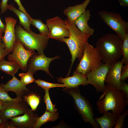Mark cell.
<instances>
[{
    "mask_svg": "<svg viewBox=\"0 0 128 128\" xmlns=\"http://www.w3.org/2000/svg\"><path fill=\"white\" fill-rule=\"evenodd\" d=\"M78 87L68 88L64 90L73 98L75 107L83 120L89 123L94 128L100 127L94 118L92 106L89 101L81 94Z\"/></svg>",
    "mask_w": 128,
    "mask_h": 128,
    "instance_id": "obj_5",
    "label": "cell"
},
{
    "mask_svg": "<svg viewBox=\"0 0 128 128\" xmlns=\"http://www.w3.org/2000/svg\"><path fill=\"white\" fill-rule=\"evenodd\" d=\"M123 41L117 34L107 33L99 38L95 44L102 61L111 64L122 56Z\"/></svg>",
    "mask_w": 128,
    "mask_h": 128,
    "instance_id": "obj_1",
    "label": "cell"
},
{
    "mask_svg": "<svg viewBox=\"0 0 128 128\" xmlns=\"http://www.w3.org/2000/svg\"><path fill=\"white\" fill-rule=\"evenodd\" d=\"M119 89L125 96L127 102L128 103V84L122 81Z\"/></svg>",
    "mask_w": 128,
    "mask_h": 128,
    "instance_id": "obj_34",
    "label": "cell"
},
{
    "mask_svg": "<svg viewBox=\"0 0 128 128\" xmlns=\"http://www.w3.org/2000/svg\"><path fill=\"white\" fill-rule=\"evenodd\" d=\"M59 58L58 56L51 58L47 57L44 53L38 55L35 53L29 58L28 61L27 65V71H30L34 74L38 70L43 71L53 78V76L49 70V66L52 61Z\"/></svg>",
    "mask_w": 128,
    "mask_h": 128,
    "instance_id": "obj_12",
    "label": "cell"
},
{
    "mask_svg": "<svg viewBox=\"0 0 128 128\" xmlns=\"http://www.w3.org/2000/svg\"><path fill=\"white\" fill-rule=\"evenodd\" d=\"M5 84L1 83L4 88L7 91H12L16 95L17 97L22 99L29 92V89L21 82L14 76Z\"/></svg>",
    "mask_w": 128,
    "mask_h": 128,
    "instance_id": "obj_16",
    "label": "cell"
},
{
    "mask_svg": "<svg viewBox=\"0 0 128 128\" xmlns=\"http://www.w3.org/2000/svg\"><path fill=\"white\" fill-rule=\"evenodd\" d=\"M128 114V110H125L120 114L118 118L114 128H122L124 125V120Z\"/></svg>",
    "mask_w": 128,
    "mask_h": 128,
    "instance_id": "obj_31",
    "label": "cell"
},
{
    "mask_svg": "<svg viewBox=\"0 0 128 128\" xmlns=\"http://www.w3.org/2000/svg\"><path fill=\"white\" fill-rule=\"evenodd\" d=\"M58 82L63 83L65 86L64 90L68 88H76L80 85H86L87 78L85 75L78 71H74L73 75L63 78H57Z\"/></svg>",
    "mask_w": 128,
    "mask_h": 128,
    "instance_id": "obj_17",
    "label": "cell"
},
{
    "mask_svg": "<svg viewBox=\"0 0 128 128\" xmlns=\"http://www.w3.org/2000/svg\"><path fill=\"white\" fill-rule=\"evenodd\" d=\"M122 48V59L121 61L122 64H128V33L126 34L124 39L123 41Z\"/></svg>",
    "mask_w": 128,
    "mask_h": 128,
    "instance_id": "obj_26",
    "label": "cell"
},
{
    "mask_svg": "<svg viewBox=\"0 0 128 128\" xmlns=\"http://www.w3.org/2000/svg\"><path fill=\"white\" fill-rule=\"evenodd\" d=\"M35 82L38 86L44 90L56 87H64L65 86L64 84L54 83L48 82L40 79L35 80Z\"/></svg>",
    "mask_w": 128,
    "mask_h": 128,
    "instance_id": "obj_27",
    "label": "cell"
},
{
    "mask_svg": "<svg viewBox=\"0 0 128 128\" xmlns=\"http://www.w3.org/2000/svg\"><path fill=\"white\" fill-rule=\"evenodd\" d=\"M59 117L58 113H52L46 110L44 113L37 119L34 128H39L43 124L48 122H53Z\"/></svg>",
    "mask_w": 128,
    "mask_h": 128,
    "instance_id": "obj_23",
    "label": "cell"
},
{
    "mask_svg": "<svg viewBox=\"0 0 128 128\" xmlns=\"http://www.w3.org/2000/svg\"><path fill=\"white\" fill-rule=\"evenodd\" d=\"M23 98V100L27 103L33 111L36 109L40 100V96L33 93L26 95Z\"/></svg>",
    "mask_w": 128,
    "mask_h": 128,
    "instance_id": "obj_24",
    "label": "cell"
},
{
    "mask_svg": "<svg viewBox=\"0 0 128 128\" xmlns=\"http://www.w3.org/2000/svg\"><path fill=\"white\" fill-rule=\"evenodd\" d=\"M19 69L16 62L4 59L0 62V70L8 75L14 76Z\"/></svg>",
    "mask_w": 128,
    "mask_h": 128,
    "instance_id": "obj_22",
    "label": "cell"
},
{
    "mask_svg": "<svg viewBox=\"0 0 128 128\" xmlns=\"http://www.w3.org/2000/svg\"><path fill=\"white\" fill-rule=\"evenodd\" d=\"M31 24L36 27L40 34L48 36L49 34L48 27L46 24L44 23L40 19H34L31 18Z\"/></svg>",
    "mask_w": 128,
    "mask_h": 128,
    "instance_id": "obj_25",
    "label": "cell"
},
{
    "mask_svg": "<svg viewBox=\"0 0 128 128\" xmlns=\"http://www.w3.org/2000/svg\"><path fill=\"white\" fill-rule=\"evenodd\" d=\"M90 11L86 10L74 21V23L78 28L86 34L91 36L93 35L94 29L90 27L88 22L91 17Z\"/></svg>",
    "mask_w": 128,
    "mask_h": 128,
    "instance_id": "obj_18",
    "label": "cell"
},
{
    "mask_svg": "<svg viewBox=\"0 0 128 128\" xmlns=\"http://www.w3.org/2000/svg\"><path fill=\"white\" fill-rule=\"evenodd\" d=\"M110 65L102 62L98 68L87 73L85 76L87 85L93 86L97 92L103 93L105 88L106 77Z\"/></svg>",
    "mask_w": 128,
    "mask_h": 128,
    "instance_id": "obj_8",
    "label": "cell"
},
{
    "mask_svg": "<svg viewBox=\"0 0 128 128\" xmlns=\"http://www.w3.org/2000/svg\"><path fill=\"white\" fill-rule=\"evenodd\" d=\"M9 0H2L0 4V7L1 9V14L5 13L7 10L8 1Z\"/></svg>",
    "mask_w": 128,
    "mask_h": 128,
    "instance_id": "obj_35",
    "label": "cell"
},
{
    "mask_svg": "<svg viewBox=\"0 0 128 128\" xmlns=\"http://www.w3.org/2000/svg\"><path fill=\"white\" fill-rule=\"evenodd\" d=\"M64 20L69 31V37L64 38L62 40V42L65 43L68 46L71 55V63L69 72V74L76 59L78 58L79 61L81 60L85 45L91 36L81 32L74 22L67 18Z\"/></svg>",
    "mask_w": 128,
    "mask_h": 128,
    "instance_id": "obj_3",
    "label": "cell"
},
{
    "mask_svg": "<svg viewBox=\"0 0 128 128\" xmlns=\"http://www.w3.org/2000/svg\"><path fill=\"white\" fill-rule=\"evenodd\" d=\"M76 69V71L85 75L99 67L101 60L95 48L87 42L84 47L82 57Z\"/></svg>",
    "mask_w": 128,
    "mask_h": 128,
    "instance_id": "obj_6",
    "label": "cell"
},
{
    "mask_svg": "<svg viewBox=\"0 0 128 128\" xmlns=\"http://www.w3.org/2000/svg\"><path fill=\"white\" fill-rule=\"evenodd\" d=\"M128 77V64L123 65L121 67L120 79L122 81H125L127 80Z\"/></svg>",
    "mask_w": 128,
    "mask_h": 128,
    "instance_id": "obj_33",
    "label": "cell"
},
{
    "mask_svg": "<svg viewBox=\"0 0 128 128\" xmlns=\"http://www.w3.org/2000/svg\"><path fill=\"white\" fill-rule=\"evenodd\" d=\"M12 53L9 54L8 60L16 63L20 69L23 71L27 72L28 61L29 58L35 53V51L26 49L20 42L16 38Z\"/></svg>",
    "mask_w": 128,
    "mask_h": 128,
    "instance_id": "obj_9",
    "label": "cell"
},
{
    "mask_svg": "<svg viewBox=\"0 0 128 128\" xmlns=\"http://www.w3.org/2000/svg\"><path fill=\"white\" fill-rule=\"evenodd\" d=\"M26 73H20L18 76L21 78V81L25 86L35 82L33 77V73L29 70Z\"/></svg>",
    "mask_w": 128,
    "mask_h": 128,
    "instance_id": "obj_29",
    "label": "cell"
},
{
    "mask_svg": "<svg viewBox=\"0 0 128 128\" xmlns=\"http://www.w3.org/2000/svg\"><path fill=\"white\" fill-rule=\"evenodd\" d=\"M29 109L27 105L23 100L5 102L0 111V116L7 123L11 118L23 114Z\"/></svg>",
    "mask_w": 128,
    "mask_h": 128,
    "instance_id": "obj_11",
    "label": "cell"
},
{
    "mask_svg": "<svg viewBox=\"0 0 128 128\" xmlns=\"http://www.w3.org/2000/svg\"><path fill=\"white\" fill-rule=\"evenodd\" d=\"M8 9L13 12L17 16L19 19L20 24L24 29L28 32L31 31L30 28L31 20L25 13L16 9L12 4L8 5Z\"/></svg>",
    "mask_w": 128,
    "mask_h": 128,
    "instance_id": "obj_21",
    "label": "cell"
},
{
    "mask_svg": "<svg viewBox=\"0 0 128 128\" xmlns=\"http://www.w3.org/2000/svg\"><path fill=\"white\" fill-rule=\"evenodd\" d=\"M49 31L48 37L62 42L63 39L68 37L69 31L64 20L58 16L49 18L46 20Z\"/></svg>",
    "mask_w": 128,
    "mask_h": 128,
    "instance_id": "obj_10",
    "label": "cell"
},
{
    "mask_svg": "<svg viewBox=\"0 0 128 128\" xmlns=\"http://www.w3.org/2000/svg\"><path fill=\"white\" fill-rule=\"evenodd\" d=\"M5 28L4 35L2 37L1 40L5 48L10 53L13 51L14 44L17 38L15 26L17 20L12 17H5Z\"/></svg>",
    "mask_w": 128,
    "mask_h": 128,
    "instance_id": "obj_13",
    "label": "cell"
},
{
    "mask_svg": "<svg viewBox=\"0 0 128 128\" xmlns=\"http://www.w3.org/2000/svg\"><path fill=\"white\" fill-rule=\"evenodd\" d=\"M23 114L11 118L8 122L14 128H34L38 117L37 114L30 108Z\"/></svg>",
    "mask_w": 128,
    "mask_h": 128,
    "instance_id": "obj_14",
    "label": "cell"
},
{
    "mask_svg": "<svg viewBox=\"0 0 128 128\" xmlns=\"http://www.w3.org/2000/svg\"><path fill=\"white\" fill-rule=\"evenodd\" d=\"M2 33L0 32V40L2 37Z\"/></svg>",
    "mask_w": 128,
    "mask_h": 128,
    "instance_id": "obj_41",
    "label": "cell"
},
{
    "mask_svg": "<svg viewBox=\"0 0 128 128\" xmlns=\"http://www.w3.org/2000/svg\"><path fill=\"white\" fill-rule=\"evenodd\" d=\"M14 0L18 4V6L19 9L25 13L30 19H31V17L30 15L27 13L24 8L22 5L20 0Z\"/></svg>",
    "mask_w": 128,
    "mask_h": 128,
    "instance_id": "obj_36",
    "label": "cell"
},
{
    "mask_svg": "<svg viewBox=\"0 0 128 128\" xmlns=\"http://www.w3.org/2000/svg\"><path fill=\"white\" fill-rule=\"evenodd\" d=\"M9 53L5 48L4 44L2 42L1 39L0 40V62L4 59L5 57Z\"/></svg>",
    "mask_w": 128,
    "mask_h": 128,
    "instance_id": "obj_32",
    "label": "cell"
},
{
    "mask_svg": "<svg viewBox=\"0 0 128 128\" xmlns=\"http://www.w3.org/2000/svg\"><path fill=\"white\" fill-rule=\"evenodd\" d=\"M15 29L16 38L26 49L33 51L36 50L39 55L43 53L49 39L48 36L36 33L32 31L27 32L19 25Z\"/></svg>",
    "mask_w": 128,
    "mask_h": 128,
    "instance_id": "obj_4",
    "label": "cell"
},
{
    "mask_svg": "<svg viewBox=\"0 0 128 128\" xmlns=\"http://www.w3.org/2000/svg\"><path fill=\"white\" fill-rule=\"evenodd\" d=\"M100 117L95 119L101 128H112L114 127L118 116L113 112H105Z\"/></svg>",
    "mask_w": 128,
    "mask_h": 128,
    "instance_id": "obj_20",
    "label": "cell"
},
{
    "mask_svg": "<svg viewBox=\"0 0 128 128\" xmlns=\"http://www.w3.org/2000/svg\"><path fill=\"white\" fill-rule=\"evenodd\" d=\"M6 123L4 122L0 116V128H5Z\"/></svg>",
    "mask_w": 128,
    "mask_h": 128,
    "instance_id": "obj_39",
    "label": "cell"
},
{
    "mask_svg": "<svg viewBox=\"0 0 128 128\" xmlns=\"http://www.w3.org/2000/svg\"><path fill=\"white\" fill-rule=\"evenodd\" d=\"M4 104V102L0 100V111L1 110Z\"/></svg>",
    "mask_w": 128,
    "mask_h": 128,
    "instance_id": "obj_40",
    "label": "cell"
},
{
    "mask_svg": "<svg viewBox=\"0 0 128 128\" xmlns=\"http://www.w3.org/2000/svg\"><path fill=\"white\" fill-rule=\"evenodd\" d=\"M96 105L100 114L111 110L118 117L128 104L125 96L119 89L105 85V88Z\"/></svg>",
    "mask_w": 128,
    "mask_h": 128,
    "instance_id": "obj_2",
    "label": "cell"
},
{
    "mask_svg": "<svg viewBox=\"0 0 128 128\" xmlns=\"http://www.w3.org/2000/svg\"><path fill=\"white\" fill-rule=\"evenodd\" d=\"M120 5L123 7L128 6V0H118Z\"/></svg>",
    "mask_w": 128,
    "mask_h": 128,
    "instance_id": "obj_37",
    "label": "cell"
},
{
    "mask_svg": "<svg viewBox=\"0 0 128 128\" xmlns=\"http://www.w3.org/2000/svg\"><path fill=\"white\" fill-rule=\"evenodd\" d=\"M98 15L102 20L115 32L123 41L127 33L128 22L124 21L119 14L101 11Z\"/></svg>",
    "mask_w": 128,
    "mask_h": 128,
    "instance_id": "obj_7",
    "label": "cell"
},
{
    "mask_svg": "<svg viewBox=\"0 0 128 128\" xmlns=\"http://www.w3.org/2000/svg\"><path fill=\"white\" fill-rule=\"evenodd\" d=\"M45 92L44 96V101L45 104L46 110L52 113H56L57 111L55 108V105L52 103L50 100L49 93V89L44 90Z\"/></svg>",
    "mask_w": 128,
    "mask_h": 128,
    "instance_id": "obj_28",
    "label": "cell"
},
{
    "mask_svg": "<svg viewBox=\"0 0 128 128\" xmlns=\"http://www.w3.org/2000/svg\"><path fill=\"white\" fill-rule=\"evenodd\" d=\"M123 65L120 60L111 64L105 80L107 84L119 89L122 82L120 79L121 69Z\"/></svg>",
    "mask_w": 128,
    "mask_h": 128,
    "instance_id": "obj_15",
    "label": "cell"
},
{
    "mask_svg": "<svg viewBox=\"0 0 128 128\" xmlns=\"http://www.w3.org/2000/svg\"><path fill=\"white\" fill-rule=\"evenodd\" d=\"M5 28V25L4 24L0 18V32L2 33L4 32Z\"/></svg>",
    "mask_w": 128,
    "mask_h": 128,
    "instance_id": "obj_38",
    "label": "cell"
},
{
    "mask_svg": "<svg viewBox=\"0 0 128 128\" xmlns=\"http://www.w3.org/2000/svg\"><path fill=\"white\" fill-rule=\"evenodd\" d=\"M91 0H85L82 3L69 6L65 9L63 13L70 21L74 22L75 19L83 13Z\"/></svg>",
    "mask_w": 128,
    "mask_h": 128,
    "instance_id": "obj_19",
    "label": "cell"
},
{
    "mask_svg": "<svg viewBox=\"0 0 128 128\" xmlns=\"http://www.w3.org/2000/svg\"><path fill=\"white\" fill-rule=\"evenodd\" d=\"M0 100L4 102L10 101H18L23 100V99L17 97L13 98H11L9 95L7 91L0 84Z\"/></svg>",
    "mask_w": 128,
    "mask_h": 128,
    "instance_id": "obj_30",
    "label": "cell"
}]
</instances>
